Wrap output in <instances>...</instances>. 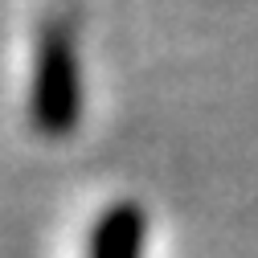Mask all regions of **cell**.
<instances>
[{"mask_svg": "<svg viewBox=\"0 0 258 258\" xmlns=\"http://www.w3.org/2000/svg\"><path fill=\"white\" fill-rule=\"evenodd\" d=\"M82 119V61L66 21H45L29 82V123L41 136H70Z\"/></svg>", "mask_w": 258, "mask_h": 258, "instance_id": "obj_1", "label": "cell"}, {"mask_svg": "<svg viewBox=\"0 0 258 258\" xmlns=\"http://www.w3.org/2000/svg\"><path fill=\"white\" fill-rule=\"evenodd\" d=\"M148 246V213L140 201H115L90 225L86 258H144Z\"/></svg>", "mask_w": 258, "mask_h": 258, "instance_id": "obj_2", "label": "cell"}]
</instances>
